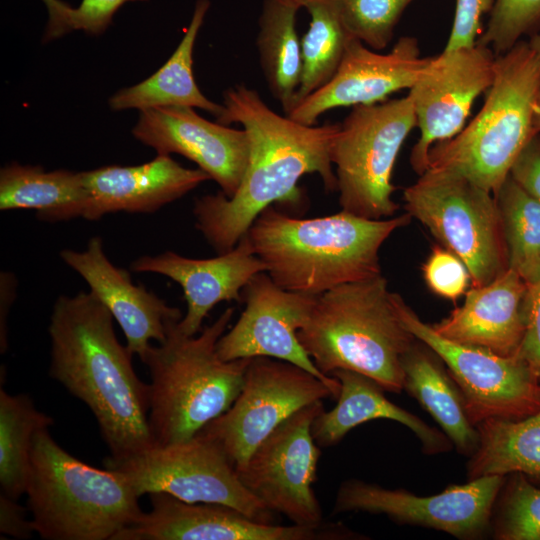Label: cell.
<instances>
[{
  "mask_svg": "<svg viewBox=\"0 0 540 540\" xmlns=\"http://www.w3.org/2000/svg\"><path fill=\"white\" fill-rule=\"evenodd\" d=\"M223 99L224 111L217 122L242 124L251 151L233 197L219 191L194 203L196 228L218 254L231 250L267 207L298 203L302 176L317 173L325 190L337 191L330 149L340 128V123L304 125L281 116L244 84L227 89Z\"/></svg>",
  "mask_w": 540,
  "mask_h": 540,
  "instance_id": "1",
  "label": "cell"
},
{
  "mask_svg": "<svg viewBox=\"0 0 540 540\" xmlns=\"http://www.w3.org/2000/svg\"><path fill=\"white\" fill-rule=\"evenodd\" d=\"M113 316L92 292L61 295L48 333L49 374L95 416L110 458L122 460L154 446L149 384L134 371L132 354L117 339Z\"/></svg>",
  "mask_w": 540,
  "mask_h": 540,
  "instance_id": "2",
  "label": "cell"
},
{
  "mask_svg": "<svg viewBox=\"0 0 540 540\" xmlns=\"http://www.w3.org/2000/svg\"><path fill=\"white\" fill-rule=\"evenodd\" d=\"M411 219L409 213L369 219L343 210L304 219L271 205L246 234L278 286L319 295L342 284L382 275L379 251L383 243Z\"/></svg>",
  "mask_w": 540,
  "mask_h": 540,
  "instance_id": "3",
  "label": "cell"
},
{
  "mask_svg": "<svg viewBox=\"0 0 540 540\" xmlns=\"http://www.w3.org/2000/svg\"><path fill=\"white\" fill-rule=\"evenodd\" d=\"M233 314L226 308L196 335L180 330L181 319L169 320L165 339L141 359L151 378L148 422L154 446L193 438L240 393L251 358L225 361L217 353Z\"/></svg>",
  "mask_w": 540,
  "mask_h": 540,
  "instance_id": "4",
  "label": "cell"
},
{
  "mask_svg": "<svg viewBox=\"0 0 540 540\" xmlns=\"http://www.w3.org/2000/svg\"><path fill=\"white\" fill-rule=\"evenodd\" d=\"M399 296L382 275L336 286L317 295L298 340L322 374L351 370L400 393L402 359L416 338L400 317Z\"/></svg>",
  "mask_w": 540,
  "mask_h": 540,
  "instance_id": "5",
  "label": "cell"
},
{
  "mask_svg": "<svg viewBox=\"0 0 540 540\" xmlns=\"http://www.w3.org/2000/svg\"><path fill=\"white\" fill-rule=\"evenodd\" d=\"M34 436L26 487L35 532L46 540H113L141 514L138 496L117 471L98 469Z\"/></svg>",
  "mask_w": 540,
  "mask_h": 540,
  "instance_id": "6",
  "label": "cell"
},
{
  "mask_svg": "<svg viewBox=\"0 0 540 540\" xmlns=\"http://www.w3.org/2000/svg\"><path fill=\"white\" fill-rule=\"evenodd\" d=\"M539 80L540 55L529 40L496 56L482 108L456 136L431 148L429 167L458 173L495 197L516 158L536 135Z\"/></svg>",
  "mask_w": 540,
  "mask_h": 540,
  "instance_id": "7",
  "label": "cell"
},
{
  "mask_svg": "<svg viewBox=\"0 0 540 540\" xmlns=\"http://www.w3.org/2000/svg\"><path fill=\"white\" fill-rule=\"evenodd\" d=\"M416 115L408 95L371 105L353 106L330 149L343 211L369 219L393 216V168Z\"/></svg>",
  "mask_w": 540,
  "mask_h": 540,
  "instance_id": "8",
  "label": "cell"
},
{
  "mask_svg": "<svg viewBox=\"0 0 540 540\" xmlns=\"http://www.w3.org/2000/svg\"><path fill=\"white\" fill-rule=\"evenodd\" d=\"M405 209L466 265L473 287L508 268L502 220L493 194L450 170L429 167L404 189Z\"/></svg>",
  "mask_w": 540,
  "mask_h": 540,
  "instance_id": "9",
  "label": "cell"
},
{
  "mask_svg": "<svg viewBox=\"0 0 540 540\" xmlns=\"http://www.w3.org/2000/svg\"><path fill=\"white\" fill-rule=\"evenodd\" d=\"M105 468L119 472L138 497L161 492L189 503L222 504L274 524V513L246 489L223 450L200 433L122 460L108 457Z\"/></svg>",
  "mask_w": 540,
  "mask_h": 540,
  "instance_id": "10",
  "label": "cell"
},
{
  "mask_svg": "<svg viewBox=\"0 0 540 540\" xmlns=\"http://www.w3.org/2000/svg\"><path fill=\"white\" fill-rule=\"evenodd\" d=\"M340 387L287 361L254 357L231 407L199 433L215 442L236 470L293 413L316 401L337 399Z\"/></svg>",
  "mask_w": 540,
  "mask_h": 540,
  "instance_id": "11",
  "label": "cell"
},
{
  "mask_svg": "<svg viewBox=\"0 0 540 540\" xmlns=\"http://www.w3.org/2000/svg\"><path fill=\"white\" fill-rule=\"evenodd\" d=\"M398 310L414 337L446 365L475 426L491 418L522 419L540 410V381L521 357L500 356L446 339L423 322L401 296Z\"/></svg>",
  "mask_w": 540,
  "mask_h": 540,
  "instance_id": "12",
  "label": "cell"
},
{
  "mask_svg": "<svg viewBox=\"0 0 540 540\" xmlns=\"http://www.w3.org/2000/svg\"><path fill=\"white\" fill-rule=\"evenodd\" d=\"M323 410L322 401H316L293 413L236 470L266 508L299 526L325 523L313 490L321 451L312 436V424Z\"/></svg>",
  "mask_w": 540,
  "mask_h": 540,
  "instance_id": "13",
  "label": "cell"
},
{
  "mask_svg": "<svg viewBox=\"0 0 540 540\" xmlns=\"http://www.w3.org/2000/svg\"><path fill=\"white\" fill-rule=\"evenodd\" d=\"M505 479L502 475L481 476L427 496L348 479L339 486L333 513L380 514L398 524L435 529L459 539H478L491 526Z\"/></svg>",
  "mask_w": 540,
  "mask_h": 540,
  "instance_id": "14",
  "label": "cell"
},
{
  "mask_svg": "<svg viewBox=\"0 0 540 540\" xmlns=\"http://www.w3.org/2000/svg\"><path fill=\"white\" fill-rule=\"evenodd\" d=\"M496 55L477 42L471 47L432 56L409 89L420 130L410 162L417 174L429 167L431 148L456 136L465 126L470 110L492 84Z\"/></svg>",
  "mask_w": 540,
  "mask_h": 540,
  "instance_id": "15",
  "label": "cell"
},
{
  "mask_svg": "<svg viewBox=\"0 0 540 540\" xmlns=\"http://www.w3.org/2000/svg\"><path fill=\"white\" fill-rule=\"evenodd\" d=\"M317 295L278 286L264 271L254 275L242 290L244 310L217 343L225 361L270 357L298 365L324 381L340 387L334 376L322 374L301 346L297 332L308 322Z\"/></svg>",
  "mask_w": 540,
  "mask_h": 540,
  "instance_id": "16",
  "label": "cell"
},
{
  "mask_svg": "<svg viewBox=\"0 0 540 540\" xmlns=\"http://www.w3.org/2000/svg\"><path fill=\"white\" fill-rule=\"evenodd\" d=\"M148 495L151 510L142 512L113 540H336L358 537L341 524L280 526L256 521L222 504L189 503L161 492Z\"/></svg>",
  "mask_w": 540,
  "mask_h": 540,
  "instance_id": "17",
  "label": "cell"
},
{
  "mask_svg": "<svg viewBox=\"0 0 540 540\" xmlns=\"http://www.w3.org/2000/svg\"><path fill=\"white\" fill-rule=\"evenodd\" d=\"M194 109L163 106L139 111L132 135L157 154H179L193 161L231 198L249 163V135L244 129L211 122Z\"/></svg>",
  "mask_w": 540,
  "mask_h": 540,
  "instance_id": "18",
  "label": "cell"
},
{
  "mask_svg": "<svg viewBox=\"0 0 540 540\" xmlns=\"http://www.w3.org/2000/svg\"><path fill=\"white\" fill-rule=\"evenodd\" d=\"M430 59L421 57L418 40L412 36L399 38L388 53H379L352 38L335 75L287 116L315 125L331 109L383 102L397 91L409 90Z\"/></svg>",
  "mask_w": 540,
  "mask_h": 540,
  "instance_id": "19",
  "label": "cell"
},
{
  "mask_svg": "<svg viewBox=\"0 0 540 540\" xmlns=\"http://www.w3.org/2000/svg\"><path fill=\"white\" fill-rule=\"evenodd\" d=\"M133 272L156 273L178 283L187 309L178 322L180 330L196 335L204 319L221 302H242V290L257 273L267 270L247 234L229 251L213 258L193 259L166 251L141 256L130 264Z\"/></svg>",
  "mask_w": 540,
  "mask_h": 540,
  "instance_id": "20",
  "label": "cell"
},
{
  "mask_svg": "<svg viewBox=\"0 0 540 540\" xmlns=\"http://www.w3.org/2000/svg\"><path fill=\"white\" fill-rule=\"evenodd\" d=\"M59 255L112 314L132 355L142 359L152 341L165 339L167 322L183 317L178 308L169 306L145 286L134 284L127 270L113 265L101 237L90 238L82 251L64 249Z\"/></svg>",
  "mask_w": 540,
  "mask_h": 540,
  "instance_id": "21",
  "label": "cell"
},
{
  "mask_svg": "<svg viewBox=\"0 0 540 540\" xmlns=\"http://www.w3.org/2000/svg\"><path fill=\"white\" fill-rule=\"evenodd\" d=\"M83 175L91 195L90 221L115 212L153 213L211 180L203 170L162 154L144 164L103 166Z\"/></svg>",
  "mask_w": 540,
  "mask_h": 540,
  "instance_id": "22",
  "label": "cell"
},
{
  "mask_svg": "<svg viewBox=\"0 0 540 540\" xmlns=\"http://www.w3.org/2000/svg\"><path fill=\"white\" fill-rule=\"evenodd\" d=\"M528 284L511 268L465 294L462 306L432 325L451 341L480 347L500 356L518 354L524 334Z\"/></svg>",
  "mask_w": 540,
  "mask_h": 540,
  "instance_id": "23",
  "label": "cell"
},
{
  "mask_svg": "<svg viewBox=\"0 0 540 540\" xmlns=\"http://www.w3.org/2000/svg\"><path fill=\"white\" fill-rule=\"evenodd\" d=\"M331 376L338 379L337 404L323 410L312 424V436L319 447L338 444L353 428L375 419L396 421L410 429L425 454L435 455L452 448L449 438L413 413L394 404L373 379L355 371L338 369Z\"/></svg>",
  "mask_w": 540,
  "mask_h": 540,
  "instance_id": "24",
  "label": "cell"
},
{
  "mask_svg": "<svg viewBox=\"0 0 540 540\" xmlns=\"http://www.w3.org/2000/svg\"><path fill=\"white\" fill-rule=\"evenodd\" d=\"M402 369L403 390L432 416L459 453L472 456L479 441L478 429L442 359L416 339L402 359Z\"/></svg>",
  "mask_w": 540,
  "mask_h": 540,
  "instance_id": "25",
  "label": "cell"
},
{
  "mask_svg": "<svg viewBox=\"0 0 540 540\" xmlns=\"http://www.w3.org/2000/svg\"><path fill=\"white\" fill-rule=\"evenodd\" d=\"M209 7V0H197L186 32L170 58L144 81L114 93L108 101L112 110L188 106L209 112L216 119L222 115L224 105L201 92L192 69L194 45Z\"/></svg>",
  "mask_w": 540,
  "mask_h": 540,
  "instance_id": "26",
  "label": "cell"
},
{
  "mask_svg": "<svg viewBox=\"0 0 540 540\" xmlns=\"http://www.w3.org/2000/svg\"><path fill=\"white\" fill-rule=\"evenodd\" d=\"M91 195L83 172L46 171L10 163L0 170V210L29 209L44 222L88 219Z\"/></svg>",
  "mask_w": 540,
  "mask_h": 540,
  "instance_id": "27",
  "label": "cell"
},
{
  "mask_svg": "<svg viewBox=\"0 0 540 540\" xmlns=\"http://www.w3.org/2000/svg\"><path fill=\"white\" fill-rule=\"evenodd\" d=\"M300 0H263L256 45L268 88L285 114L293 105L302 75L301 39L296 17Z\"/></svg>",
  "mask_w": 540,
  "mask_h": 540,
  "instance_id": "28",
  "label": "cell"
},
{
  "mask_svg": "<svg viewBox=\"0 0 540 540\" xmlns=\"http://www.w3.org/2000/svg\"><path fill=\"white\" fill-rule=\"evenodd\" d=\"M477 429L478 445L467 465L469 479L521 473L540 481V410L517 420L487 419Z\"/></svg>",
  "mask_w": 540,
  "mask_h": 540,
  "instance_id": "29",
  "label": "cell"
},
{
  "mask_svg": "<svg viewBox=\"0 0 540 540\" xmlns=\"http://www.w3.org/2000/svg\"><path fill=\"white\" fill-rule=\"evenodd\" d=\"M300 2L310 23L301 39L302 75L292 109L330 81L354 38L342 20L337 0Z\"/></svg>",
  "mask_w": 540,
  "mask_h": 540,
  "instance_id": "30",
  "label": "cell"
},
{
  "mask_svg": "<svg viewBox=\"0 0 540 540\" xmlns=\"http://www.w3.org/2000/svg\"><path fill=\"white\" fill-rule=\"evenodd\" d=\"M53 424V418L39 411L28 395H10L1 386V493L18 500L26 492L34 436Z\"/></svg>",
  "mask_w": 540,
  "mask_h": 540,
  "instance_id": "31",
  "label": "cell"
},
{
  "mask_svg": "<svg viewBox=\"0 0 540 540\" xmlns=\"http://www.w3.org/2000/svg\"><path fill=\"white\" fill-rule=\"evenodd\" d=\"M500 211L508 268L528 284L540 280V202L510 175L495 196Z\"/></svg>",
  "mask_w": 540,
  "mask_h": 540,
  "instance_id": "32",
  "label": "cell"
},
{
  "mask_svg": "<svg viewBox=\"0 0 540 540\" xmlns=\"http://www.w3.org/2000/svg\"><path fill=\"white\" fill-rule=\"evenodd\" d=\"M510 475L494 506L493 536L499 540H540V488L521 473Z\"/></svg>",
  "mask_w": 540,
  "mask_h": 540,
  "instance_id": "33",
  "label": "cell"
},
{
  "mask_svg": "<svg viewBox=\"0 0 540 540\" xmlns=\"http://www.w3.org/2000/svg\"><path fill=\"white\" fill-rule=\"evenodd\" d=\"M414 0H337L349 33L369 48L379 51L388 46L394 30Z\"/></svg>",
  "mask_w": 540,
  "mask_h": 540,
  "instance_id": "34",
  "label": "cell"
},
{
  "mask_svg": "<svg viewBox=\"0 0 540 540\" xmlns=\"http://www.w3.org/2000/svg\"><path fill=\"white\" fill-rule=\"evenodd\" d=\"M489 20L477 42L496 56L514 47L523 36L540 31V0H494Z\"/></svg>",
  "mask_w": 540,
  "mask_h": 540,
  "instance_id": "35",
  "label": "cell"
},
{
  "mask_svg": "<svg viewBox=\"0 0 540 540\" xmlns=\"http://www.w3.org/2000/svg\"><path fill=\"white\" fill-rule=\"evenodd\" d=\"M428 288L436 295L456 301L465 294L469 282V271L464 262L445 247L432 249L422 267Z\"/></svg>",
  "mask_w": 540,
  "mask_h": 540,
  "instance_id": "36",
  "label": "cell"
},
{
  "mask_svg": "<svg viewBox=\"0 0 540 540\" xmlns=\"http://www.w3.org/2000/svg\"><path fill=\"white\" fill-rule=\"evenodd\" d=\"M494 0H456L453 23L443 52L475 45L483 32L482 18Z\"/></svg>",
  "mask_w": 540,
  "mask_h": 540,
  "instance_id": "37",
  "label": "cell"
},
{
  "mask_svg": "<svg viewBox=\"0 0 540 540\" xmlns=\"http://www.w3.org/2000/svg\"><path fill=\"white\" fill-rule=\"evenodd\" d=\"M517 355L540 381V280L528 285L524 300V334Z\"/></svg>",
  "mask_w": 540,
  "mask_h": 540,
  "instance_id": "38",
  "label": "cell"
},
{
  "mask_svg": "<svg viewBox=\"0 0 540 540\" xmlns=\"http://www.w3.org/2000/svg\"><path fill=\"white\" fill-rule=\"evenodd\" d=\"M129 1L145 0H82L71 11V29L89 35H100L110 25L114 14Z\"/></svg>",
  "mask_w": 540,
  "mask_h": 540,
  "instance_id": "39",
  "label": "cell"
},
{
  "mask_svg": "<svg viewBox=\"0 0 540 540\" xmlns=\"http://www.w3.org/2000/svg\"><path fill=\"white\" fill-rule=\"evenodd\" d=\"M509 175L540 202V133L534 135L522 149Z\"/></svg>",
  "mask_w": 540,
  "mask_h": 540,
  "instance_id": "40",
  "label": "cell"
},
{
  "mask_svg": "<svg viewBox=\"0 0 540 540\" xmlns=\"http://www.w3.org/2000/svg\"><path fill=\"white\" fill-rule=\"evenodd\" d=\"M0 532L18 539H27L35 532L32 520H27L26 510L13 499L0 494Z\"/></svg>",
  "mask_w": 540,
  "mask_h": 540,
  "instance_id": "41",
  "label": "cell"
},
{
  "mask_svg": "<svg viewBox=\"0 0 540 540\" xmlns=\"http://www.w3.org/2000/svg\"><path fill=\"white\" fill-rule=\"evenodd\" d=\"M42 2L49 15L44 41L48 42L71 32L70 19L73 7L61 0H42Z\"/></svg>",
  "mask_w": 540,
  "mask_h": 540,
  "instance_id": "42",
  "label": "cell"
},
{
  "mask_svg": "<svg viewBox=\"0 0 540 540\" xmlns=\"http://www.w3.org/2000/svg\"><path fill=\"white\" fill-rule=\"evenodd\" d=\"M17 280L13 273L2 271L0 275V350L8 347L7 318L16 295Z\"/></svg>",
  "mask_w": 540,
  "mask_h": 540,
  "instance_id": "43",
  "label": "cell"
},
{
  "mask_svg": "<svg viewBox=\"0 0 540 540\" xmlns=\"http://www.w3.org/2000/svg\"><path fill=\"white\" fill-rule=\"evenodd\" d=\"M529 41L536 48L540 55V32L531 36ZM534 133H540V80L536 96V106H535V115H534Z\"/></svg>",
  "mask_w": 540,
  "mask_h": 540,
  "instance_id": "44",
  "label": "cell"
}]
</instances>
